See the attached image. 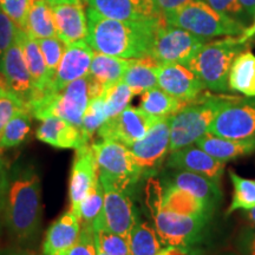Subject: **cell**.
Returning <instances> with one entry per match:
<instances>
[{"mask_svg":"<svg viewBox=\"0 0 255 255\" xmlns=\"http://www.w3.org/2000/svg\"><path fill=\"white\" fill-rule=\"evenodd\" d=\"M87 43L95 52L124 59H138L150 56L158 27L165 19L156 20H116L87 7Z\"/></svg>","mask_w":255,"mask_h":255,"instance_id":"obj_1","label":"cell"},{"mask_svg":"<svg viewBox=\"0 0 255 255\" xmlns=\"http://www.w3.org/2000/svg\"><path fill=\"white\" fill-rule=\"evenodd\" d=\"M40 181L33 171L15 175L8 182L5 197V221L20 240L33 237L40 223Z\"/></svg>","mask_w":255,"mask_h":255,"instance_id":"obj_2","label":"cell"},{"mask_svg":"<svg viewBox=\"0 0 255 255\" xmlns=\"http://www.w3.org/2000/svg\"><path fill=\"white\" fill-rule=\"evenodd\" d=\"M162 188L151 180L146 187V203L154 218L155 231L164 246L184 248L200 240L208 218L186 216L162 207Z\"/></svg>","mask_w":255,"mask_h":255,"instance_id":"obj_3","label":"cell"},{"mask_svg":"<svg viewBox=\"0 0 255 255\" xmlns=\"http://www.w3.org/2000/svg\"><path fill=\"white\" fill-rule=\"evenodd\" d=\"M233 96H199L170 116V151L195 144Z\"/></svg>","mask_w":255,"mask_h":255,"instance_id":"obj_4","label":"cell"},{"mask_svg":"<svg viewBox=\"0 0 255 255\" xmlns=\"http://www.w3.org/2000/svg\"><path fill=\"white\" fill-rule=\"evenodd\" d=\"M246 49V43L239 38L225 39L205 44L188 63L205 88L213 92H227L228 76L232 64L238 55Z\"/></svg>","mask_w":255,"mask_h":255,"instance_id":"obj_5","label":"cell"},{"mask_svg":"<svg viewBox=\"0 0 255 255\" xmlns=\"http://www.w3.org/2000/svg\"><path fill=\"white\" fill-rule=\"evenodd\" d=\"M164 19L168 24L206 40L215 37L240 36L246 28L240 21L216 11L202 0H191L164 15Z\"/></svg>","mask_w":255,"mask_h":255,"instance_id":"obj_6","label":"cell"},{"mask_svg":"<svg viewBox=\"0 0 255 255\" xmlns=\"http://www.w3.org/2000/svg\"><path fill=\"white\" fill-rule=\"evenodd\" d=\"M91 100L90 79L87 76L70 83L58 92L41 96L28 107V111L37 120L59 117L81 127L83 116Z\"/></svg>","mask_w":255,"mask_h":255,"instance_id":"obj_7","label":"cell"},{"mask_svg":"<svg viewBox=\"0 0 255 255\" xmlns=\"http://www.w3.org/2000/svg\"><path fill=\"white\" fill-rule=\"evenodd\" d=\"M91 146L97 162L98 181L103 188L127 190L141 177L143 170L136 164L127 145L101 138Z\"/></svg>","mask_w":255,"mask_h":255,"instance_id":"obj_8","label":"cell"},{"mask_svg":"<svg viewBox=\"0 0 255 255\" xmlns=\"http://www.w3.org/2000/svg\"><path fill=\"white\" fill-rule=\"evenodd\" d=\"M205 44L203 38L164 21L156 32L150 56L159 64L180 63L187 66Z\"/></svg>","mask_w":255,"mask_h":255,"instance_id":"obj_9","label":"cell"},{"mask_svg":"<svg viewBox=\"0 0 255 255\" xmlns=\"http://www.w3.org/2000/svg\"><path fill=\"white\" fill-rule=\"evenodd\" d=\"M208 132L231 139L255 138V97H232L213 121Z\"/></svg>","mask_w":255,"mask_h":255,"instance_id":"obj_10","label":"cell"},{"mask_svg":"<svg viewBox=\"0 0 255 255\" xmlns=\"http://www.w3.org/2000/svg\"><path fill=\"white\" fill-rule=\"evenodd\" d=\"M104 205L100 218L92 226V231H108L129 239L137 221L131 200L127 190L103 188Z\"/></svg>","mask_w":255,"mask_h":255,"instance_id":"obj_11","label":"cell"},{"mask_svg":"<svg viewBox=\"0 0 255 255\" xmlns=\"http://www.w3.org/2000/svg\"><path fill=\"white\" fill-rule=\"evenodd\" d=\"M158 117L146 114L141 108L128 107L122 113L111 117L97 130L100 138L113 139L127 145L143 138Z\"/></svg>","mask_w":255,"mask_h":255,"instance_id":"obj_12","label":"cell"},{"mask_svg":"<svg viewBox=\"0 0 255 255\" xmlns=\"http://www.w3.org/2000/svg\"><path fill=\"white\" fill-rule=\"evenodd\" d=\"M129 149L143 173L161 164L170 151V117L158 119L146 135Z\"/></svg>","mask_w":255,"mask_h":255,"instance_id":"obj_13","label":"cell"},{"mask_svg":"<svg viewBox=\"0 0 255 255\" xmlns=\"http://www.w3.org/2000/svg\"><path fill=\"white\" fill-rule=\"evenodd\" d=\"M98 182V167L95 151L87 144L76 149L73 164L70 174L69 196L70 210L79 216V207L82 201L94 189Z\"/></svg>","mask_w":255,"mask_h":255,"instance_id":"obj_14","label":"cell"},{"mask_svg":"<svg viewBox=\"0 0 255 255\" xmlns=\"http://www.w3.org/2000/svg\"><path fill=\"white\" fill-rule=\"evenodd\" d=\"M0 73L8 90L18 96L28 108V105L37 98V91L32 83L18 36L1 57Z\"/></svg>","mask_w":255,"mask_h":255,"instance_id":"obj_15","label":"cell"},{"mask_svg":"<svg viewBox=\"0 0 255 255\" xmlns=\"http://www.w3.org/2000/svg\"><path fill=\"white\" fill-rule=\"evenodd\" d=\"M95 51L87 41L68 44L47 94L63 90L70 83L87 77Z\"/></svg>","mask_w":255,"mask_h":255,"instance_id":"obj_16","label":"cell"},{"mask_svg":"<svg viewBox=\"0 0 255 255\" xmlns=\"http://www.w3.org/2000/svg\"><path fill=\"white\" fill-rule=\"evenodd\" d=\"M157 87L184 103L196 100L206 89L195 73L180 63L159 65Z\"/></svg>","mask_w":255,"mask_h":255,"instance_id":"obj_17","label":"cell"},{"mask_svg":"<svg viewBox=\"0 0 255 255\" xmlns=\"http://www.w3.org/2000/svg\"><path fill=\"white\" fill-rule=\"evenodd\" d=\"M88 7L116 20H156L164 18L154 0H85Z\"/></svg>","mask_w":255,"mask_h":255,"instance_id":"obj_18","label":"cell"},{"mask_svg":"<svg viewBox=\"0 0 255 255\" xmlns=\"http://www.w3.org/2000/svg\"><path fill=\"white\" fill-rule=\"evenodd\" d=\"M57 37L68 44L87 41L88 17L83 0L51 6Z\"/></svg>","mask_w":255,"mask_h":255,"instance_id":"obj_19","label":"cell"},{"mask_svg":"<svg viewBox=\"0 0 255 255\" xmlns=\"http://www.w3.org/2000/svg\"><path fill=\"white\" fill-rule=\"evenodd\" d=\"M168 167L203 175L219 183L225 171V162L219 161L197 145H188L171 151Z\"/></svg>","mask_w":255,"mask_h":255,"instance_id":"obj_20","label":"cell"},{"mask_svg":"<svg viewBox=\"0 0 255 255\" xmlns=\"http://www.w3.org/2000/svg\"><path fill=\"white\" fill-rule=\"evenodd\" d=\"M81 218L71 210L64 213L47 229L43 242V255H66L81 234Z\"/></svg>","mask_w":255,"mask_h":255,"instance_id":"obj_21","label":"cell"},{"mask_svg":"<svg viewBox=\"0 0 255 255\" xmlns=\"http://www.w3.org/2000/svg\"><path fill=\"white\" fill-rule=\"evenodd\" d=\"M36 136L39 141L58 149H78L89 142L81 127L59 117L41 120Z\"/></svg>","mask_w":255,"mask_h":255,"instance_id":"obj_22","label":"cell"},{"mask_svg":"<svg viewBox=\"0 0 255 255\" xmlns=\"http://www.w3.org/2000/svg\"><path fill=\"white\" fill-rule=\"evenodd\" d=\"M18 40L20 43L21 50H23V55L25 62H26L28 72L31 75L32 83H33V87L37 91V98L34 100L37 101L39 100L41 96L47 94L50 89V81L49 76H47V70L45 62H44L43 53H41L37 39H34L26 31L21 30V28L18 32Z\"/></svg>","mask_w":255,"mask_h":255,"instance_id":"obj_23","label":"cell"},{"mask_svg":"<svg viewBox=\"0 0 255 255\" xmlns=\"http://www.w3.org/2000/svg\"><path fill=\"white\" fill-rule=\"evenodd\" d=\"M195 144L221 162H228L255 151V138L231 139L207 132Z\"/></svg>","mask_w":255,"mask_h":255,"instance_id":"obj_24","label":"cell"},{"mask_svg":"<svg viewBox=\"0 0 255 255\" xmlns=\"http://www.w3.org/2000/svg\"><path fill=\"white\" fill-rule=\"evenodd\" d=\"M170 184L186 190L191 195L197 197L205 203L210 212L214 209V207L218 205L220 199H221L219 183L200 174L190 173V171L186 170H177L174 174Z\"/></svg>","mask_w":255,"mask_h":255,"instance_id":"obj_25","label":"cell"},{"mask_svg":"<svg viewBox=\"0 0 255 255\" xmlns=\"http://www.w3.org/2000/svg\"><path fill=\"white\" fill-rule=\"evenodd\" d=\"M159 64L154 57L145 56L133 59V62L124 72L122 82L130 88L133 95H142L143 92L157 87V73Z\"/></svg>","mask_w":255,"mask_h":255,"instance_id":"obj_26","label":"cell"},{"mask_svg":"<svg viewBox=\"0 0 255 255\" xmlns=\"http://www.w3.org/2000/svg\"><path fill=\"white\" fill-rule=\"evenodd\" d=\"M132 62L133 59H124L95 52L88 76L96 84L105 89L111 84L122 81L124 72Z\"/></svg>","mask_w":255,"mask_h":255,"instance_id":"obj_27","label":"cell"},{"mask_svg":"<svg viewBox=\"0 0 255 255\" xmlns=\"http://www.w3.org/2000/svg\"><path fill=\"white\" fill-rule=\"evenodd\" d=\"M228 88L246 97H255V56L251 51H242L234 59L228 76Z\"/></svg>","mask_w":255,"mask_h":255,"instance_id":"obj_28","label":"cell"},{"mask_svg":"<svg viewBox=\"0 0 255 255\" xmlns=\"http://www.w3.org/2000/svg\"><path fill=\"white\" fill-rule=\"evenodd\" d=\"M162 207L170 212L186 216H207L210 210L202 201L188 191L169 184L162 193Z\"/></svg>","mask_w":255,"mask_h":255,"instance_id":"obj_29","label":"cell"},{"mask_svg":"<svg viewBox=\"0 0 255 255\" xmlns=\"http://www.w3.org/2000/svg\"><path fill=\"white\" fill-rule=\"evenodd\" d=\"M24 31L37 40L57 36L52 8L46 0H32Z\"/></svg>","mask_w":255,"mask_h":255,"instance_id":"obj_30","label":"cell"},{"mask_svg":"<svg viewBox=\"0 0 255 255\" xmlns=\"http://www.w3.org/2000/svg\"><path fill=\"white\" fill-rule=\"evenodd\" d=\"M187 103L177 100L174 96L162 90L161 88H154L143 92L141 100V109L146 114L158 119L170 117L180 111Z\"/></svg>","mask_w":255,"mask_h":255,"instance_id":"obj_31","label":"cell"},{"mask_svg":"<svg viewBox=\"0 0 255 255\" xmlns=\"http://www.w3.org/2000/svg\"><path fill=\"white\" fill-rule=\"evenodd\" d=\"M155 228L148 222L136 221L129 235V245L132 255H157L162 245Z\"/></svg>","mask_w":255,"mask_h":255,"instance_id":"obj_32","label":"cell"},{"mask_svg":"<svg viewBox=\"0 0 255 255\" xmlns=\"http://www.w3.org/2000/svg\"><path fill=\"white\" fill-rule=\"evenodd\" d=\"M31 128V114L27 109H21L9 120L0 135V154L7 149L14 148L24 141Z\"/></svg>","mask_w":255,"mask_h":255,"instance_id":"obj_33","label":"cell"},{"mask_svg":"<svg viewBox=\"0 0 255 255\" xmlns=\"http://www.w3.org/2000/svg\"><path fill=\"white\" fill-rule=\"evenodd\" d=\"M229 177L233 184V196L227 214H232L235 210H250L254 208L255 181L239 176L233 170H229Z\"/></svg>","mask_w":255,"mask_h":255,"instance_id":"obj_34","label":"cell"},{"mask_svg":"<svg viewBox=\"0 0 255 255\" xmlns=\"http://www.w3.org/2000/svg\"><path fill=\"white\" fill-rule=\"evenodd\" d=\"M103 98L105 111L109 119L122 113L124 109L129 107L130 101L132 100L133 92L122 81L107 87L101 94Z\"/></svg>","mask_w":255,"mask_h":255,"instance_id":"obj_35","label":"cell"},{"mask_svg":"<svg viewBox=\"0 0 255 255\" xmlns=\"http://www.w3.org/2000/svg\"><path fill=\"white\" fill-rule=\"evenodd\" d=\"M104 205V189L98 181L94 189L88 194V196L82 201L79 207V218H81L82 227L91 228L100 218Z\"/></svg>","mask_w":255,"mask_h":255,"instance_id":"obj_36","label":"cell"},{"mask_svg":"<svg viewBox=\"0 0 255 255\" xmlns=\"http://www.w3.org/2000/svg\"><path fill=\"white\" fill-rule=\"evenodd\" d=\"M109 120L107 111H105L104 102L102 96L92 98L89 103L87 111H85L84 116H83L81 129L83 133L88 139H90L92 135L97 131L103 124Z\"/></svg>","mask_w":255,"mask_h":255,"instance_id":"obj_37","label":"cell"},{"mask_svg":"<svg viewBox=\"0 0 255 255\" xmlns=\"http://www.w3.org/2000/svg\"><path fill=\"white\" fill-rule=\"evenodd\" d=\"M38 44L43 53L44 62H45L47 76H49L50 85L52 83V79L55 77V73L58 69V65L62 59L64 50H65L66 44L59 39L58 37H50L44 38V39H38ZM50 90V89H49Z\"/></svg>","mask_w":255,"mask_h":255,"instance_id":"obj_38","label":"cell"},{"mask_svg":"<svg viewBox=\"0 0 255 255\" xmlns=\"http://www.w3.org/2000/svg\"><path fill=\"white\" fill-rule=\"evenodd\" d=\"M96 246L107 255H132L129 239L108 231L95 232Z\"/></svg>","mask_w":255,"mask_h":255,"instance_id":"obj_39","label":"cell"},{"mask_svg":"<svg viewBox=\"0 0 255 255\" xmlns=\"http://www.w3.org/2000/svg\"><path fill=\"white\" fill-rule=\"evenodd\" d=\"M21 109H27V108L18 96L9 91L7 88L0 92V135L9 120Z\"/></svg>","mask_w":255,"mask_h":255,"instance_id":"obj_40","label":"cell"},{"mask_svg":"<svg viewBox=\"0 0 255 255\" xmlns=\"http://www.w3.org/2000/svg\"><path fill=\"white\" fill-rule=\"evenodd\" d=\"M32 0H0V7L21 30L25 28Z\"/></svg>","mask_w":255,"mask_h":255,"instance_id":"obj_41","label":"cell"},{"mask_svg":"<svg viewBox=\"0 0 255 255\" xmlns=\"http://www.w3.org/2000/svg\"><path fill=\"white\" fill-rule=\"evenodd\" d=\"M20 28L0 7V60L5 51L17 39Z\"/></svg>","mask_w":255,"mask_h":255,"instance_id":"obj_42","label":"cell"},{"mask_svg":"<svg viewBox=\"0 0 255 255\" xmlns=\"http://www.w3.org/2000/svg\"><path fill=\"white\" fill-rule=\"evenodd\" d=\"M66 255H97L95 232L91 228L82 227L77 242Z\"/></svg>","mask_w":255,"mask_h":255,"instance_id":"obj_43","label":"cell"},{"mask_svg":"<svg viewBox=\"0 0 255 255\" xmlns=\"http://www.w3.org/2000/svg\"><path fill=\"white\" fill-rule=\"evenodd\" d=\"M206 2L216 11L229 15L240 23H242L245 18L247 17L246 12L244 11L240 4V0H206Z\"/></svg>","mask_w":255,"mask_h":255,"instance_id":"obj_44","label":"cell"},{"mask_svg":"<svg viewBox=\"0 0 255 255\" xmlns=\"http://www.w3.org/2000/svg\"><path fill=\"white\" fill-rule=\"evenodd\" d=\"M237 247L240 255H255V228L245 227L239 234Z\"/></svg>","mask_w":255,"mask_h":255,"instance_id":"obj_45","label":"cell"},{"mask_svg":"<svg viewBox=\"0 0 255 255\" xmlns=\"http://www.w3.org/2000/svg\"><path fill=\"white\" fill-rule=\"evenodd\" d=\"M8 182V165L6 164L4 159L0 157V225H1V220H5V197Z\"/></svg>","mask_w":255,"mask_h":255,"instance_id":"obj_46","label":"cell"},{"mask_svg":"<svg viewBox=\"0 0 255 255\" xmlns=\"http://www.w3.org/2000/svg\"><path fill=\"white\" fill-rule=\"evenodd\" d=\"M189 1H191V0H155V4L157 6L158 11L161 12V14L164 17V15L171 13L175 9H177Z\"/></svg>","mask_w":255,"mask_h":255,"instance_id":"obj_47","label":"cell"},{"mask_svg":"<svg viewBox=\"0 0 255 255\" xmlns=\"http://www.w3.org/2000/svg\"><path fill=\"white\" fill-rule=\"evenodd\" d=\"M240 4L247 15H255V0H240Z\"/></svg>","mask_w":255,"mask_h":255,"instance_id":"obj_48","label":"cell"},{"mask_svg":"<svg viewBox=\"0 0 255 255\" xmlns=\"http://www.w3.org/2000/svg\"><path fill=\"white\" fill-rule=\"evenodd\" d=\"M157 255H182V252H181V248L167 246V248H162Z\"/></svg>","mask_w":255,"mask_h":255,"instance_id":"obj_49","label":"cell"},{"mask_svg":"<svg viewBox=\"0 0 255 255\" xmlns=\"http://www.w3.org/2000/svg\"><path fill=\"white\" fill-rule=\"evenodd\" d=\"M254 34H255V20H254V24L252 25L251 27L245 28V31L242 32V34H240V39L246 43V41L250 39V38L253 37Z\"/></svg>","mask_w":255,"mask_h":255,"instance_id":"obj_50","label":"cell"},{"mask_svg":"<svg viewBox=\"0 0 255 255\" xmlns=\"http://www.w3.org/2000/svg\"><path fill=\"white\" fill-rule=\"evenodd\" d=\"M245 212H246L247 221L250 222V225L252 226V227L255 228V207L250 210H245Z\"/></svg>","mask_w":255,"mask_h":255,"instance_id":"obj_51","label":"cell"},{"mask_svg":"<svg viewBox=\"0 0 255 255\" xmlns=\"http://www.w3.org/2000/svg\"><path fill=\"white\" fill-rule=\"evenodd\" d=\"M47 2L51 6L57 5V4H63V2H72V1H77V0H46Z\"/></svg>","mask_w":255,"mask_h":255,"instance_id":"obj_52","label":"cell"},{"mask_svg":"<svg viewBox=\"0 0 255 255\" xmlns=\"http://www.w3.org/2000/svg\"><path fill=\"white\" fill-rule=\"evenodd\" d=\"M6 88H7V87H6L4 79H2V77H1V78H0V92H1V91L4 90V89H6Z\"/></svg>","mask_w":255,"mask_h":255,"instance_id":"obj_53","label":"cell"},{"mask_svg":"<svg viewBox=\"0 0 255 255\" xmlns=\"http://www.w3.org/2000/svg\"><path fill=\"white\" fill-rule=\"evenodd\" d=\"M96 248H97V255H107V254H105V253H104V252H103V251H101V250H100V248H98L97 246H96Z\"/></svg>","mask_w":255,"mask_h":255,"instance_id":"obj_54","label":"cell"},{"mask_svg":"<svg viewBox=\"0 0 255 255\" xmlns=\"http://www.w3.org/2000/svg\"><path fill=\"white\" fill-rule=\"evenodd\" d=\"M12 255H27V254H20V253H15V254H12Z\"/></svg>","mask_w":255,"mask_h":255,"instance_id":"obj_55","label":"cell"},{"mask_svg":"<svg viewBox=\"0 0 255 255\" xmlns=\"http://www.w3.org/2000/svg\"><path fill=\"white\" fill-rule=\"evenodd\" d=\"M0 78H1V76H0Z\"/></svg>","mask_w":255,"mask_h":255,"instance_id":"obj_56","label":"cell"},{"mask_svg":"<svg viewBox=\"0 0 255 255\" xmlns=\"http://www.w3.org/2000/svg\"><path fill=\"white\" fill-rule=\"evenodd\" d=\"M154 1H155V0H154Z\"/></svg>","mask_w":255,"mask_h":255,"instance_id":"obj_57","label":"cell"}]
</instances>
